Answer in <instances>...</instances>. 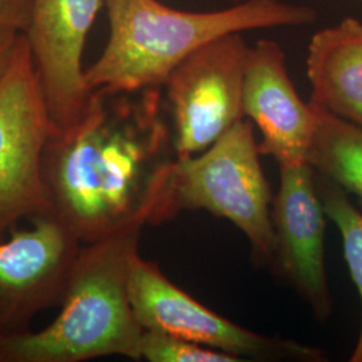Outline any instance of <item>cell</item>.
Returning <instances> with one entry per match:
<instances>
[{"label":"cell","instance_id":"6da1fadb","mask_svg":"<svg viewBox=\"0 0 362 362\" xmlns=\"http://www.w3.org/2000/svg\"><path fill=\"white\" fill-rule=\"evenodd\" d=\"M91 91L77 124L43 153L49 214L81 243L153 224L176 153L157 89Z\"/></svg>","mask_w":362,"mask_h":362},{"label":"cell","instance_id":"7a4b0ae2","mask_svg":"<svg viewBox=\"0 0 362 362\" xmlns=\"http://www.w3.org/2000/svg\"><path fill=\"white\" fill-rule=\"evenodd\" d=\"M110 38L100 59L85 71L90 91L158 89L191 52L231 33L305 26L314 8L281 0H243L212 13H187L157 0H105Z\"/></svg>","mask_w":362,"mask_h":362},{"label":"cell","instance_id":"3957f363","mask_svg":"<svg viewBox=\"0 0 362 362\" xmlns=\"http://www.w3.org/2000/svg\"><path fill=\"white\" fill-rule=\"evenodd\" d=\"M143 228L130 227L79 247L59 315L40 332L0 338V362L140 360L144 329L130 303L129 275Z\"/></svg>","mask_w":362,"mask_h":362},{"label":"cell","instance_id":"277c9868","mask_svg":"<svg viewBox=\"0 0 362 362\" xmlns=\"http://www.w3.org/2000/svg\"><path fill=\"white\" fill-rule=\"evenodd\" d=\"M252 121L240 119L206 151L175 160L153 224L187 209L233 221L262 262L276 255L272 194L260 165Z\"/></svg>","mask_w":362,"mask_h":362},{"label":"cell","instance_id":"5b68a950","mask_svg":"<svg viewBox=\"0 0 362 362\" xmlns=\"http://www.w3.org/2000/svg\"><path fill=\"white\" fill-rule=\"evenodd\" d=\"M55 132L26 34L0 82V239L25 218L49 214L43 153Z\"/></svg>","mask_w":362,"mask_h":362},{"label":"cell","instance_id":"8992f818","mask_svg":"<svg viewBox=\"0 0 362 362\" xmlns=\"http://www.w3.org/2000/svg\"><path fill=\"white\" fill-rule=\"evenodd\" d=\"M250 47L240 33L212 39L169 74L167 89L177 158L206 151L243 119V88Z\"/></svg>","mask_w":362,"mask_h":362},{"label":"cell","instance_id":"52a82bcc","mask_svg":"<svg viewBox=\"0 0 362 362\" xmlns=\"http://www.w3.org/2000/svg\"><path fill=\"white\" fill-rule=\"evenodd\" d=\"M129 297L144 330L180 337L240 357L322 360V351L296 342L260 336L209 310L173 285L157 264L140 257L132 262Z\"/></svg>","mask_w":362,"mask_h":362},{"label":"cell","instance_id":"ba28073f","mask_svg":"<svg viewBox=\"0 0 362 362\" xmlns=\"http://www.w3.org/2000/svg\"><path fill=\"white\" fill-rule=\"evenodd\" d=\"M0 239V338L22 334L39 311L59 306L81 242L50 215Z\"/></svg>","mask_w":362,"mask_h":362},{"label":"cell","instance_id":"9c48e42d","mask_svg":"<svg viewBox=\"0 0 362 362\" xmlns=\"http://www.w3.org/2000/svg\"><path fill=\"white\" fill-rule=\"evenodd\" d=\"M104 4L105 0H33L25 34L55 132L73 128L89 104L82 52Z\"/></svg>","mask_w":362,"mask_h":362},{"label":"cell","instance_id":"30bf717a","mask_svg":"<svg viewBox=\"0 0 362 362\" xmlns=\"http://www.w3.org/2000/svg\"><path fill=\"white\" fill-rule=\"evenodd\" d=\"M274 202L275 259L298 291L325 321L332 314L325 269V212L309 163L284 164Z\"/></svg>","mask_w":362,"mask_h":362},{"label":"cell","instance_id":"8fae6325","mask_svg":"<svg viewBox=\"0 0 362 362\" xmlns=\"http://www.w3.org/2000/svg\"><path fill=\"white\" fill-rule=\"evenodd\" d=\"M245 116L262 132L259 151L279 165L309 163L315 132L313 105L303 103L286 70L285 52L272 39H260L247 58Z\"/></svg>","mask_w":362,"mask_h":362},{"label":"cell","instance_id":"7c38bea8","mask_svg":"<svg viewBox=\"0 0 362 362\" xmlns=\"http://www.w3.org/2000/svg\"><path fill=\"white\" fill-rule=\"evenodd\" d=\"M311 104L362 128V23L346 18L313 35L308 55Z\"/></svg>","mask_w":362,"mask_h":362},{"label":"cell","instance_id":"4fadbf2b","mask_svg":"<svg viewBox=\"0 0 362 362\" xmlns=\"http://www.w3.org/2000/svg\"><path fill=\"white\" fill-rule=\"evenodd\" d=\"M311 104V103H310ZM313 105L317 117L308 161L314 170L362 200V128Z\"/></svg>","mask_w":362,"mask_h":362},{"label":"cell","instance_id":"5bb4252c","mask_svg":"<svg viewBox=\"0 0 362 362\" xmlns=\"http://www.w3.org/2000/svg\"><path fill=\"white\" fill-rule=\"evenodd\" d=\"M318 185L326 216L336 223L342 236L345 259L362 302V214L353 206L345 189L334 181L321 175ZM350 361L362 362V324Z\"/></svg>","mask_w":362,"mask_h":362},{"label":"cell","instance_id":"9a60e30c","mask_svg":"<svg viewBox=\"0 0 362 362\" xmlns=\"http://www.w3.org/2000/svg\"><path fill=\"white\" fill-rule=\"evenodd\" d=\"M140 360L149 362H240V357L180 337L144 330Z\"/></svg>","mask_w":362,"mask_h":362},{"label":"cell","instance_id":"2e32d148","mask_svg":"<svg viewBox=\"0 0 362 362\" xmlns=\"http://www.w3.org/2000/svg\"><path fill=\"white\" fill-rule=\"evenodd\" d=\"M31 10L33 0H0V27L26 33Z\"/></svg>","mask_w":362,"mask_h":362},{"label":"cell","instance_id":"e0dca14e","mask_svg":"<svg viewBox=\"0 0 362 362\" xmlns=\"http://www.w3.org/2000/svg\"><path fill=\"white\" fill-rule=\"evenodd\" d=\"M22 31L0 27V82L11 64L13 52Z\"/></svg>","mask_w":362,"mask_h":362},{"label":"cell","instance_id":"ac0fdd59","mask_svg":"<svg viewBox=\"0 0 362 362\" xmlns=\"http://www.w3.org/2000/svg\"><path fill=\"white\" fill-rule=\"evenodd\" d=\"M233 1H243V0H233Z\"/></svg>","mask_w":362,"mask_h":362},{"label":"cell","instance_id":"d6986e66","mask_svg":"<svg viewBox=\"0 0 362 362\" xmlns=\"http://www.w3.org/2000/svg\"><path fill=\"white\" fill-rule=\"evenodd\" d=\"M361 1H362V0H361Z\"/></svg>","mask_w":362,"mask_h":362}]
</instances>
